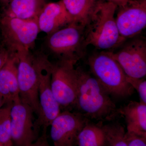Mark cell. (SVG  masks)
I'll return each instance as SVG.
<instances>
[{
  "label": "cell",
  "mask_w": 146,
  "mask_h": 146,
  "mask_svg": "<svg viewBox=\"0 0 146 146\" xmlns=\"http://www.w3.org/2000/svg\"><path fill=\"white\" fill-rule=\"evenodd\" d=\"M77 89L75 106L90 119L112 121L121 116L111 96L92 74L81 67L76 68Z\"/></svg>",
  "instance_id": "6da1fadb"
},
{
  "label": "cell",
  "mask_w": 146,
  "mask_h": 146,
  "mask_svg": "<svg viewBox=\"0 0 146 146\" xmlns=\"http://www.w3.org/2000/svg\"><path fill=\"white\" fill-rule=\"evenodd\" d=\"M117 9L114 3L100 1L85 28L86 47L92 45L105 50L118 48L125 42L120 36L116 23L115 13Z\"/></svg>",
  "instance_id": "7a4b0ae2"
},
{
  "label": "cell",
  "mask_w": 146,
  "mask_h": 146,
  "mask_svg": "<svg viewBox=\"0 0 146 146\" xmlns=\"http://www.w3.org/2000/svg\"><path fill=\"white\" fill-rule=\"evenodd\" d=\"M91 74L106 91L114 98L125 99L131 96L134 89L126 80V74L108 51L92 54L88 59Z\"/></svg>",
  "instance_id": "3957f363"
},
{
  "label": "cell",
  "mask_w": 146,
  "mask_h": 146,
  "mask_svg": "<svg viewBox=\"0 0 146 146\" xmlns=\"http://www.w3.org/2000/svg\"><path fill=\"white\" fill-rule=\"evenodd\" d=\"M38 74V94L40 110L36 123L41 134L38 146H48L47 141L48 127L60 113V105L53 94L51 84L52 63L47 55L39 52H36Z\"/></svg>",
  "instance_id": "277c9868"
},
{
  "label": "cell",
  "mask_w": 146,
  "mask_h": 146,
  "mask_svg": "<svg viewBox=\"0 0 146 146\" xmlns=\"http://www.w3.org/2000/svg\"><path fill=\"white\" fill-rule=\"evenodd\" d=\"M85 27L72 22L48 35L46 46L58 59L78 62L85 54Z\"/></svg>",
  "instance_id": "5b68a950"
},
{
  "label": "cell",
  "mask_w": 146,
  "mask_h": 146,
  "mask_svg": "<svg viewBox=\"0 0 146 146\" xmlns=\"http://www.w3.org/2000/svg\"><path fill=\"white\" fill-rule=\"evenodd\" d=\"M40 31L37 19L0 17V33L5 48L10 53L31 50Z\"/></svg>",
  "instance_id": "8992f818"
},
{
  "label": "cell",
  "mask_w": 146,
  "mask_h": 146,
  "mask_svg": "<svg viewBox=\"0 0 146 146\" xmlns=\"http://www.w3.org/2000/svg\"><path fill=\"white\" fill-rule=\"evenodd\" d=\"M16 54L18 58L19 97L21 101L31 107L37 117L39 115L40 108L36 52L23 50Z\"/></svg>",
  "instance_id": "52a82bcc"
},
{
  "label": "cell",
  "mask_w": 146,
  "mask_h": 146,
  "mask_svg": "<svg viewBox=\"0 0 146 146\" xmlns=\"http://www.w3.org/2000/svg\"><path fill=\"white\" fill-rule=\"evenodd\" d=\"M33 110L18 97L11 107V137L17 146H37L41 131L37 126Z\"/></svg>",
  "instance_id": "ba28073f"
},
{
  "label": "cell",
  "mask_w": 146,
  "mask_h": 146,
  "mask_svg": "<svg viewBox=\"0 0 146 146\" xmlns=\"http://www.w3.org/2000/svg\"><path fill=\"white\" fill-rule=\"evenodd\" d=\"M76 61L58 59L52 63L51 84L53 94L60 108L75 106L77 89Z\"/></svg>",
  "instance_id": "9c48e42d"
},
{
  "label": "cell",
  "mask_w": 146,
  "mask_h": 146,
  "mask_svg": "<svg viewBox=\"0 0 146 146\" xmlns=\"http://www.w3.org/2000/svg\"><path fill=\"white\" fill-rule=\"evenodd\" d=\"M116 52L108 51L127 76L142 78L146 75L145 39L136 37L127 40Z\"/></svg>",
  "instance_id": "30bf717a"
},
{
  "label": "cell",
  "mask_w": 146,
  "mask_h": 146,
  "mask_svg": "<svg viewBox=\"0 0 146 146\" xmlns=\"http://www.w3.org/2000/svg\"><path fill=\"white\" fill-rule=\"evenodd\" d=\"M89 121L79 112H60L50 125L51 138L54 146L76 145L79 133Z\"/></svg>",
  "instance_id": "8fae6325"
},
{
  "label": "cell",
  "mask_w": 146,
  "mask_h": 146,
  "mask_svg": "<svg viewBox=\"0 0 146 146\" xmlns=\"http://www.w3.org/2000/svg\"><path fill=\"white\" fill-rule=\"evenodd\" d=\"M118 8L116 21L121 37L125 42L138 36L146 27V0H129Z\"/></svg>",
  "instance_id": "7c38bea8"
},
{
  "label": "cell",
  "mask_w": 146,
  "mask_h": 146,
  "mask_svg": "<svg viewBox=\"0 0 146 146\" xmlns=\"http://www.w3.org/2000/svg\"><path fill=\"white\" fill-rule=\"evenodd\" d=\"M40 31L48 35L73 22L62 0L46 3L37 18Z\"/></svg>",
  "instance_id": "4fadbf2b"
},
{
  "label": "cell",
  "mask_w": 146,
  "mask_h": 146,
  "mask_svg": "<svg viewBox=\"0 0 146 146\" xmlns=\"http://www.w3.org/2000/svg\"><path fill=\"white\" fill-rule=\"evenodd\" d=\"M18 64L16 53L10 52L5 64L0 69V94L5 104L13 102L19 97Z\"/></svg>",
  "instance_id": "5bb4252c"
},
{
  "label": "cell",
  "mask_w": 146,
  "mask_h": 146,
  "mask_svg": "<svg viewBox=\"0 0 146 146\" xmlns=\"http://www.w3.org/2000/svg\"><path fill=\"white\" fill-rule=\"evenodd\" d=\"M46 0H11L4 6L1 16L24 19H37Z\"/></svg>",
  "instance_id": "9a60e30c"
},
{
  "label": "cell",
  "mask_w": 146,
  "mask_h": 146,
  "mask_svg": "<svg viewBox=\"0 0 146 146\" xmlns=\"http://www.w3.org/2000/svg\"><path fill=\"white\" fill-rule=\"evenodd\" d=\"M120 115L125 118L127 131L146 134V104L131 101L119 108Z\"/></svg>",
  "instance_id": "2e32d148"
},
{
  "label": "cell",
  "mask_w": 146,
  "mask_h": 146,
  "mask_svg": "<svg viewBox=\"0 0 146 146\" xmlns=\"http://www.w3.org/2000/svg\"><path fill=\"white\" fill-rule=\"evenodd\" d=\"M100 0H62L73 22L88 25Z\"/></svg>",
  "instance_id": "e0dca14e"
},
{
  "label": "cell",
  "mask_w": 146,
  "mask_h": 146,
  "mask_svg": "<svg viewBox=\"0 0 146 146\" xmlns=\"http://www.w3.org/2000/svg\"><path fill=\"white\" fill-rule=\"evenodd\" d=\"M102 123L94 124L89 122L79 133L76 145L105 146L104 137L101 128Z\"/></svg>",
  "instance_id": "ac0fdd59"
},
{
  "label": "cell",
  "mask_w": 146,
  "mask_h": 146,
  "mask_svg": "<svg viewBox=\"0 0 146 146\" xmlns=\"http://www.w3.org/2000/svg\"><path fill=\"white\" fill-rule=\"evenodd\" d=\"M101 128L104 137L105 146H127L125 140L124 127L118 122L102 125Z\"/></svg>",
  "instance_id": "d6986e66"
},
{
  "label": "cell",
  "mask_w": 146,
  "mask_h": 146,
  "mask_svg": "<svg viewBox=\"0 0 146 146\" xmlns=\"http://www.w3.org/2000/svg\"><path fill=\"white\" fill-rule=\"evenodd\" d=\"M13 102L0 108V146L13 145L11 137V112Z\"/></svg>",
  "instance_id": "ffe728a7"
},
{
  "label": "cell",
  "mask_w": 146,
  "mask_h": 146,
  "mask_svg": "<svg viewBox=\"0 0 146 146\" xmlns=\"http://www.w3.org/2000/svg\"><path fill=\"white\" fill-rule=\"evenodd\" d=\"M127 146H146V134L133 131H127L125 135Z\"/></svg>",
  "instance_id": "44dd1931"
},
{
  "label": "cell",
  "mask_w": 146,
  "mask_h": 146,
  "mask_svg": "<svg viewBox=\"0 0 146 146\" xmlns=\"http://www.w3.org/2000/svg\"><path fill=\"white\" fill-rule=\"evenodd\" d=\"M126 80L139 94L141 101L146 104V81L144 78H136L127 76Z\"/></svg>",
  "instance_id": "7402d4cb"
},
{
  "label": "cell",
  "mask_w": 146,
  "mask_h": 146,
  "mask_svg": "<svg viewBox=\"0 0 146 146\" xmlns=\"http://www.w3.org/2000/svg\"><path fill=\"white\" fill-rule=\"evenodd\" d=\"M10 52L5 47L0 46V69L5 64Z\"/></svg>",
  "instance_id": "603a6c76"
},
{
  "label": "cell",
  "mask_w": 146,
  "mask_h": 146,
  "mask_svg": "<svg viewBox=\"0 0 146 146\" xmlns=\"http://www.w3.org/2000/svg\"><path fill=\"white\" fill-rule=\"evenodd\" d=\"M101 1L114 3L118 6V7H119L125 5L129 0H101Z\"/></svg>",
  "instance_id": "cb8c5ba5"
},
{
  "label": "cell",
  "mask_w": 146,
  "mask_h": 146,
  "mask_svg": "<svg viewBox=\"0 0 146 146\" xmlns=\"http://www.w3.org/2000/svg\"><path fill=\"white\" fill-rule=\"evenodd\" d=\"M10 1L11 0H0V5H2L4 6Z\"/></svg>",
  "instance_id": "d4e9b609"
},
{
  "label": "cell",
  "mask_w": 146,
  "mask_h": 146,
  "mask_svg": "<svg viewBox=\"0 0 146 146\" xmlns=\"http://www.w3.org/2000/svg\"><path fill=\"white\" fill-rule=\"evenodd\" d=\"M5 105L4 102L3 98L2 96L0 94V108Z\"/></svg>",
  "instance_id": "484cf974"
}]
</instances>
